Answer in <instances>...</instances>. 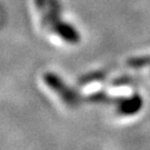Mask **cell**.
I'll list each match as a JSON object with an SVG mask.
<instances>
[{"mask_svg":"<svg viewBox=\"0 0 150 150\" xmlns=\"http://www.w3.org/2000/svg\"><path fill=\"white\" fill-rule=\"evenodd\" d=\"M142 107V100L139 96H134L131 98H127L121 100L118 105V112L123 116H132L134 113L139 112Z\"/></svg>","mask_w":150,"mask_h":150,"instance_id":"obj_1","label":"cell"},{"mask_svg":"<svg viewBox=\"0 0 150 150\" xmlns=\"http://www.w3.org/2000/svg\"><path fill=\"white\" fill-rule=\"evenodd\" d=\"M128 64H130L134 67H141V66H145V64H150V59H147V58H140V59H134L130 60Z\"/></svg>","mask_w":150,"mask_h":150,"instance_id":"obj_2","label":"cell"}]
</instances>
